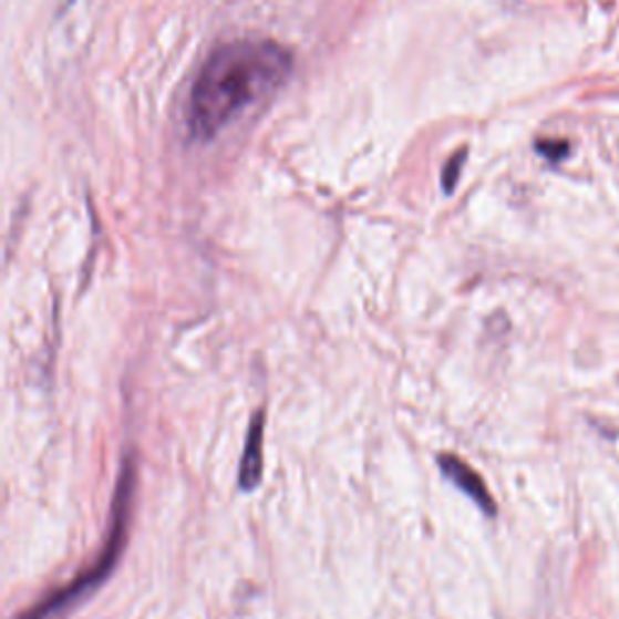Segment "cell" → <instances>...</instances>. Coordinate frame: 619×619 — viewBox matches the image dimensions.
<instances>
[{"instance_id": "obj_1", "label": "cell", "mask_w": 619, "mask_h": 619, "mask_svg": "<svg viewBox=\"0 0 619 619\" xmlns=\"http://www.w3.org/2000/svg\"><path fill=\"white\" fill-rule=\"evenodd\" d=\"M293 56L271 39H235L220 44L196 75L187 102V134L196 143L214 141L249 107L281 90Z\"/></svg>"}, {"instance_id": "obj_2", "label": "cell", "mask_w": 619, "mask_h": 619, "mask_svg": "<svg viewBox=\"0 0 619 619\" xmlns=\"http://www.w3.org/2000/svg\"><path fill=\"white\" fill-rule=\"evenodd\" d=\"M134 486H136V467H134V463H131V457H126L122 465V477H118L116 492H114L112 530H110L107 545H104L100 559L92 564L87 571L73 578L69 586L59 588L54 596H49L47 600L34 605V608L22 619H56L61 612L69 610L71 605H75L83 596H87L92 588H97L104 578L112 574L118 555H122L124 539H126V523H128V508H131V496H134Z\"/></svg>"}, {"instance_id": "obj_3", "label": "cell", "mask_w": 619, "mask_h": 619, "mask_svg": "<svg viewBox=\"0 0 619 619\" xmlns=\"http://www.w3.org/2000/svg\"><path fill=\"white\" fill-rule=\"evenodd\" d=\"M439 465H441V472H443V477L447 482L457 486V489L463 494H467L472 502L486 513V516H494L496 504H494L489 489H486V484L477 472H474L467 463H463V460L455 457V455H441Z\"/></svg>"}, {"instance_id": "obj_4", "label": "cell", "mask_w": 619, "mask_h": 619, "mask_svg": "<svg viewBox=\"0 0 619 619\" xmlns=\"http://www.w3.org/2000/svg\"><path fill=\"white\" fill-rule=\"evenodd\" d=\"M261 433H265V416L257 414L252 424H249L240 463V486L245 492L255 489L261 479Z\"/></svg>"}, {"instance_id": "obj_5", "label": "cell", "mask_w": 619, "mask_h": 619, "mask_svg": "<svg viewBox=\"0 0 619 619\" xmlns=\"http://www.w3.org/2000/svg\"><path fill=\"white\" fill-rule=\"evenodd\" d=\"M463 163H465V153H457L451 163H447V167H445V173H443V189L445 192H453V187H455V182H457V177H460V167H463Z\"/></svg>"}, {"instance_id": "obj_6", "label": "cell", "mask_w": 619, "mask_h": 619, "mask_svg": "<svg viewBox=\"0 0 619 619\" xmlns=\"http://www.w3.org/2000/svg\"><path fill=\"white\" fill-rule=\"evenodd\" d=\"M537 151L543 153L545 157H549V161H561V157H566V153H569V143L543 141V143H537Z\"/></svg>"}]
</instances>
